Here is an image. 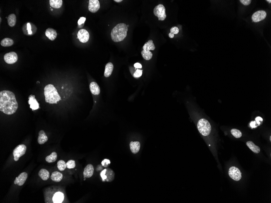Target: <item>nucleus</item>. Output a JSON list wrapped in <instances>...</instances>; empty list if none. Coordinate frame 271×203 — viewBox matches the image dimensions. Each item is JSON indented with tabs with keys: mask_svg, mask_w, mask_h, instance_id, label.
I'll use <instances>...</instances> for the list:
<instances>
[{
	"mask_svg": "<svg viewBox=\"0 0 271 203\" xmlns=\"http://www.w3.org/2000/svg\"><path fill=\"white\" fill-rule=\"evenodd\" d=\"M18 108V103L13 92L9 90L0 92V110L7 115L16 113Z\"/></svg>",
	"mask_w": 271,
	"mask_h": 203,
	"instance_id": "1",
	"label": "nucleus"
},
{
	"mask_svg": "<svg viewBox=\"0 0 271 203\" xmlns=\"http://www.w3.org/2000/svg\"><path fill=\"white\" fill-rule=\"evenodd\" d=\"M44 94L46 102L50 104H57L58 102L61 100L57 90L52 84H49L45 87Z\"/></svg>",
	"mask_w": 271,
	"mask_h": 203,
	"instance_id": "2",
	"label": "nucleus"
},
{
	"mask_svg": "<svg viewBox=\"0 0 271 203\" xmlns=\"http://www.w3.org/2000/svg\"><path fill=\"white\" fill-rule=\"evenodd\" d=\"M127 31L128 27L125 24H118L111 31L112 39L115 42L122 41L127 36Z\"/></svg>",
	"mask_w": 271,
	"mask_h": 203,
	"instance_id": "3",
	"label": "nucleus"
},
{
	"mask_svg": "<svg viewBox=\"0 0 271 203\" xmlns=\"http://www.w3.org/2000/svg\"><path fill=\"white\" fill-rule=\"evenodd\" d=\"M198 130L201 134L204 136L210 135L211 133V126L210 122L204 118L200 119L197 124Z\"/></svg>",
	"mask_w": 271,
	"mask_h": 203,
	"instance_id": "4",
	"label": "nucleus"
},
{
	"mask_svg": "<svg viewBox=\"0 0 271 203\" xmlns=\"http://www.w3.org/2000/svg\"><path fill=\"white\" fill-rule=\"evenodd\" d=\"M153 13L158 18L159 20L163 21L166 18V9L163 5L159 4L155 7L153 10Z\"/></svg>",
	"mask_w": 271,
	"mask_h": 203,
	"instance_id": "5",
	"label": "nucleus"
},
{
	"mask_svg": "<svg viewBox=\"0 0 271 203\" xmlns=\"http://www.w3.org/2000/svg\"><path fill=\"white\" fill-rule=\"evenodd\" d=\"M26 151L27 147L24 144H20L16 147L13 152L14 160L15 162L19 160L20 157L23 156L25 154Z\"/></svg>",
	"mask_w": 271,
	"mask_h": 203,
	"instance_id": "6",
	"label": "nucleus"
},
{
	"mask_svg": "<svg viewBox=\"0 0 271 203\" xmlns=\"http://www.w3.org/2000/svg\"><path fill=\"white\" fill-rule=\"evenodd\" d=\"M23 32L27 35H33L36 31V27L33 23L28 22L25 24L22 28Z\"/></svg>",
	"mask_w": 271,
	"mask_h": 203,
	"instance_id": "7",
	"label": "nucleus"
},
{
	"mask_svg": "<svg viewBox=\"0 0 271 203\" xmlns=\"http://www.w3.org/2000/svg\"><path fill=\"white\" fill-rule=\"evenodd\" d=\"M229 174L232 179L236 181H240L242 178V173L236 167H232L230 168Z\"/></svg>",
	"mask_w": 271,
	"mask_h": 203,
	"instance_id": "8",
	"label": "nucleus"
},
{
	"mask_svg": "<svg viewBox=\"0 0 271 203\" xmlns=\"http://www.w3.org/2000/svg\"><path fill=\"white\" fill-rule=\"evenodd\" d=\"M18 56L16 52H11L6 54L4 56V59L6 63L12 64L17 61Z\"/></svg>",
	"mask_w": 271,
	"mask_h": 203,
	"instance_id": "9",
	"label": "nucleus"
},
{
	"mask_svg": "<svg viewBox=\"0 0 271 203\" xmlns=\"http://www.w3.org/2000/svg\"><path fill=\"white\" fill-rule=\"evenodd\" d=\"M77 37L80 41L83 43H85L89 40V34L86 30L82 29L78 31Z\"/></svg>",
	"mask_w": 271,
	"mask_h": 203,
	"instance_id": "10",
	"label": "nucleus"
},
{
	"mask_svg": "<svg viewBox=\"0 0 271 203\" xmlns=\"http://www.w3.org/2000/svg\"><path fill=\"white\" fill-rule=\"evenodd\" d=\"M267 13L264 11H259L256 12L253 15L252 20L255 22H258L266 18Z\"/></svg>",
	"mask_w": 271,
	"mask_h": 203,
	"instance_id": "11",
	"label": "nucleus"
},
{
	"mask_svg": "<svg viewBox=\"0 0 271 203\" xmlns=\"http://www.w3.org/2000/svg\"><path fill=\"white\" fill-rule=\"evenodd\" d=\"M100 3L98 0H89L88 9L90 12L95 13L100 8Z\"/></svg>",
	"mask_w": 271,
	"mask_h": 203,
	"instance_id": "12",
	"label": "nucleus"
},
{
	"mask_svg": "<svg viewBox=\"0 0 271 203\" xmlns=\"http://www.w3.org/2000/svg\"><path fill=\"white\" fill-rule=\"evenodd\" d=\"M27 178L28 174L26 172H24L21 173L18 177L16 178L14 183L15 185H18L19 186H22L25 183Z\"/></svg>",
	"mask_w": 271,
	"mask_h": 203,
	"instance_id": "13",
	"label": "nucleus"
},
{
	"mask_svg": "<svg viewBox=\"0 0 271 203\" xmlns=\"http://www.w3.org/2000/svg\"><path fill=\"white\" fill-rule=\"evenodd\" d=\"M28 103L30 105V107L33 110H36L39 108V104L36 99L35 95L31 94L29 96Z\"/></svg>",
	"mask_w": 271,
	"mask_h": 203,
	"instance_id": "14",
	"label": "nucleus"
},
{
	"mask_svg": "<svg viewBox=\"0 0 271 203\" xmlns=\"http://www.w3.org/2000/svg\"><path fill=\"white\" fill-rule=\"evenodd\" d=\"M94 173V168L91 164H88L84 168L83 175L84 178H89L92 177Z\"/></svg>",
	"mask_w": 271,
	"mask_h": 203,
	"instance_id": "15",
	"label": "nucleus"
},
{
	"mask_svg": "<svg viewBox=\"0 0 271 203\" xmlns=\"http://www.w3.org/2000/svg\"><path fill=\"white\" fill-rule=\"evenodd\" d=\"M45 35L51 41L54 40L57 36L56 31L50 28L47 29L46 31Z\"/></svg>",
	"mask_w": 271,
	"mask_h": 203,
	"instance_id": "16",
	"label": "nucleus"
},
{
	"mask_svg": "<svg viewBox=\"0 0 271 203\" xmlns=\"http://www.w3.org/2000/svg\"><path fill=\"white\" fill-rule=\"evenodd\" d=\"M90 90L92 94L97 95L100 94V88L96 82H92L89 86Z\"/></svg>",
	"mask_w": 271,
	"mask_h": 203,
	"instance_id": "17",
	"label": "nucleus"
},
{
	"mask_svg": "<svg viewBox=\"0 0 271 203\" xmlns=\"http://www.w3.org/2000/svg\"><path fill=\"white\" fill-rule=\"evenodd\" d=\"M130 150L133 154H136L139 152L140 147V142L138 141L131 142L129 144Z\"/></svg>",
	"mask_w": 271,
	"mask_h": 203,
	"instance_id": "18",
	"label": "nucleus"
},
{
	"mask_svg": "<svg viewBox=\"0 0 271 203\" xmlns=\"http://www.w3.org/2000/svg\"><path fill=\"white\" fill-rule=\"evenodd\" d=\"M48 140V137L43 130H41L39 133L37 142L39 144H43Z\"/></svg>",
	"mask_w": 271,
	"mask_h": 203,
	"instance_id": "19",
	"label": "nucleus"
},
{
	"mask_svg": "<svg viewBox=\"0 0 271 203\" xmlns=\"http://www.w3.org/2000/svg\"><path fill=\"white\" fill-rule=\"evenodd\" d=\"M64 199V195L61 192H58L54 195L52 198L53 202L61 203L63 202Z\"/></svg>",
	"mask_w": 271,
	"mask_h": 203,
	"instance_id": "20",
	"label": "nucleus"
},
{
	"mask_svg": "<svg viewBox=\"0 0 271 203\" xmlns=\"http://www.w3.org/2000/svg\"><path fill=\"white\" fill-rule=\"evenodd\" d=\"M51 179L55 182H60L63 178V175L61 173L57 171L53 172L52 174L50 177Z\"/></svg>",
	"mask_w": 271,
	"mask_h": 203,
	"instance_id": "21",
	"label": "nucleus"
},
{
	"mask_svg": "<svg viewBox=\"0 0 271 203\" xmlns=\"http://www.w3.org/2000/svg\"><path fill=\"white\" fill-rule=\"evenodd\" d=\"M143 50L146 52H149L150 50H154L155 47L153 43V40H149V41L145 43L144 46L142 47Z\"/></svg>",
	"mask_w": 271,
	"mask_h": 203,
	"instance_id": "22",
	"label": "nucleus"
},
{
	"mask_svg": "<svg viewBox=\"0 0 271 203\" xmlns=\"http://www.w3.org/2000/svg\"><path fill=\"white\" fill-rule=\"evenodd\" d=\"M113 68H114V66L111 62H108L106 64L104 73V75L105 77H109L111 75L113 71Z\"/></svg>",
	"mask_w": 271,
	"mask_h": 203,
	"instance_id": "23",
	"label": "nucleus"
},
{
	"mask_svg": "<svg viewBox=\"0 0 271 203\" xmlns=\"http://www.w3.org/2000/svg\"><path fill=\"white\" fill-rule=\"evenodd\" d=\"M246 144L248 147L254 153L258 154L260 152V149L259 147L256 146L252 141H248Z\"/></svg>",
	"mask_w": 271,
	"mask_h": 203,
	"instance_id": "24",
	"label": "nucleus"
},
{
	"mask_svg": "<svg viewBox=\"0 0 271 203\" xmlns=\"http://www.w3.org/2000/svg\"><path fill=\"white\" fill-rule=\"evenodd\" d=\"M39 176L44 181L48 180L50 177V173L46 169H42L38 173Z\"/></svg>",
	"mask_w": 271,
	"mask_h": 203,
	"instance_id": "25",
	"label": "nucleus"
},
{
	"mask_svg": "<svg viewBox=\"0 0 271 203\" xmlns=\"http://www.w3.org/2000/svg\"><path fill=\"white\" fill-rule=\"evenodd\" d=\"M50 4L51 6L55 9H59L62 5L63 1L62 0H50Z\"/></svg>",
	"mask_w": 271,
	"mask_h": 203,
	"instance_id": "26",
	"label": "nucleus"
},
{
	"mask_svg": "<svg viewBox=\"0 0 271 203\" xmlns=\"http://www.w3.org/2000/svg\"><path fill=\"white\" fill-rule=\"evenodd\" d=\"M7 22L8 25L11 27H13L16 25V18L14 14H11L7 18Z\"/></svg>",
	"mask_w": 271,
	"mask_h": 203,
	"instance_id": "27",
	"label": "nucleus"
},
{
	"mask_svg": "<svg viewBox=\"0 0 271 203\" xmlns=\"http://www.w3.org/2000/svg\"><path fill=\"white\" fill-rule=\"evenodd\" d=\"M57 158V154L56 152H52L50 155L46 157V161L48 163H52L56 162Z\"/></svg>",
	"mask_w": 271,
	"mask_h": 203,
	"instance_id": "28",
	"label": "nucleus"
},
{
	"mask_svg": "<svg viewBox=\"0 0 271 203\" xmlns=\"http://www.w3.org/2000/svg\"><path fill=\"white\" fill-rule=\"evenodd\" d=\"M14 44V41L9 38L3 39L1 42V45L3 47H10Z\"/></svg>",
	"mask_w": 271,
	"mask_h": 203,
	"instance_id": "29",
	"label": "nucleus"
},
{
	"mask_svg": "<svg viewBox=\"0 0 271 203\" xmlns=\"http://www.w3.org/2000/svg\"><path fill=\"white\" fill-rule=\"evenodd\" d=\"M141 54L142 57L146 60H149L151 59L153 56V54L151 52H146L144 50H142L141 52Z\"/></svg>",
	"mask_w": 271,
	"mask_h": 203,
	"instance_id": "30",
	"label": "nucleus"
},
{
	"mask_svg": "<svg viewBox=\"0 0 271 203\" xmlns=\"http://www.w3.org/2000/svg\"><path fill=\"white\" fill-rule=\"evenodd\" d=\"M66 168V163L63 160H61L58 162L57 168L60 171H63Z\"/></svg>",
	"mask_w": 271,
	"mask_h": 203,
	"instance_id": "31",
	"label": "nucleus"
},
{
	"mask_svg": "<svg viewBox=\"0 0 271 203\" xmlns=\"http://www.w3.org/2000/svg\"><path fill=\"white\" fill-rule=\"evenodd\" d=\"M231 133L233 136L236 138H241L242 136V133L240 131L236 129H233L231 130Z\"/></svg>",
	"mask_w": 271,
	"mask_h": 203,
	"instance_id": "32",
	"label": "nucleus"
},
{
	"mask_svg": "<svg viewBox=\"0 0 271 203\" xmlns=\"http://www.w3.org/2000/svg\"><path fill=\"white\" fill-rule=\"evenodd\" d=\"M67 168L69 169H74L76 167V163L74 160H70L66 163Z\"/></svg>",
	"mask_w": 271,
	"mask_h": 203,
	"instance_id": "33",
	"label": "nucleus"
},
{
	"mask_svg": "<svg viewBox=\"0 0 271 203\" xmlns=\"http://www.w3.org/2000/svg\"><path fill=\"white\" fill-rule=\"evenodd\" d=\"M142 70L140 69H136L135 72L133 74V76L135 78H138L142 76Z\"/></svg>",
	"mask_w": 271,
	"mask_h": 203,
	"instance_id": "34",
	"label": "nucleus"
},
{
	"mask_svg": "<svg viewBox=\"0 0 271 203\" xmlns=\"http://www.w3.org/2000/svg\"><path fill=\"white\" fill-rule=\"evenodd\" d=\"M171 33L174 35L177 34L179 32V29L176 26L173 27L171 29Z\"/></svg>",
	"mask_w": 271,
	"mask_h": 203,
	"instance_id": "35",
	"label": "nucleus"
},
{
	"mask_svg": "<svg viewBox=\"0 0 271 203\" xmlns=\"http://www.w3.org/2000/svg\"><path fill=\"white\" fill-rule=\"evenodd\" d=\"M110 164V161L107 159H104L101 162V165L104 167H107Z\"/></svg>",
	"mask_w": 271,
	"mask_h": 203,
	"instance_id": "36",
	"label": "nucleus"
},
{
	"mask_svg": "<svg viewBox=\"0 0 271 203\" xmlns=\"http://www.w3.org/2000/svg\"><path fill=\"white\" fill-rule=\"evenodd\" d=\"M106 169H105V170H103L102 171V172H101V178H102L103 181L106 180V179H107V176L106 175Z\"/></svg>",
	"mask_w": 271,
	"mask_h": 203,
	"instance_id": "37",
	"label": "nucleus"
},
{
	"mask_svg": "<svg viewBox=\"0 0 271 203\" xmlns=\"http://www.w3.org/2000/svg\"><path fill=\"white\" fill-rule=\"evenodd\" d=\"M240 1L244 5H249L251 3L252 1L251 0H240Z\"/></svg>",
	"mask_w": 271,
	"mask_h": 203,
	"instance_id": "38",
	"label": "nucleus"
},
{
	"mask_svg": "<svg viewBox=\"0 0 271 203\" xmlns=\"http://www.w3.org/2000/svg\"><path fill=\"white\" fill-rule=\"evenodd\" d=\"M86 19V18L83 17L80 18L79 19V20H78V22L79 25H81L84 23V22L85 21Z\"/></svg>",
	"mask_w": 271,
	"mask_h": 203,
	"instance_id": "39",
	"label": "nucleus"
},
{
	"mask_svg": "<svg viewBox=\"0 0 271 203\" xmlns=\"http://www.w3.org/2000/svg\"><path fill=\"white\" fill-rule=\"evenodd\" d=\"M256 122L257 123V124L258 125H260L261 122H262L263 121V118L261 117H259V116H258L257 117V118H255Z\"/></svg>",
	"mask_w": 271,
	"mask_h": 203,
	"instance_id": "40",
	"label": "nucleus"
},
{
	"mask_svg": "<svg viewBox=\"0 0 271 203\" xmlns=\"http://www.w3.org/2000/svg\"><path fill=\"white\" fill-rule=\"evenodd\" d=\"M257 125V124L256 123V121H252L250 123V126L252 128H256V127H257L258 125Z\"/></svg>",
	"mask_w": 271,
	"mask_h": 203,
	"instance_id": "41",
	"label": "nucleus"
},
{
	"mask_svg": "<svg viewBox=\"0 0 271 203\" xmlns=\"http://www.w3.org/2000/svg\"><path fill=\"white\" fill-rule=\"evenodd\" d=\"M134 67L136 69H141L142 68V65H141L140 63H138V62H137V63L134 64Z\"/></svg>",
	"mask_w": 271,
	"mask_h": 203,
	"instance_id": "42",
	"label": "nucleus"
},
{
	"mask_svg": "<svg viewBox=\"0 0 271 203\" xmlns=\"http://www.w3.org/2000/svg\"><path fill=\"white\" fill-rule=\"evenodd\" d=\"M168 35H169V37H170V38H173L174 37V35L171 33H170Z\"/></svg>",
	"mask_w": 271,
	"mask_h": 203,
	"instance_id": "43",
	"label": "nucleus"
},
{
	"mask_svg": "<svg viewBox=\"0 0 271 203\" xmlns=\"http://www.w3.org/2000/svg\"><path fill=\"white\" fill-rule=\"evenodd\" d=\"M114 1L116 3H120L122 1V0H114Z\"/></svg>",
	"mask_w": 271,
	"mask_h": 203,
	"instance_id": "44",
	"label": "nucleus"
},
{
	"mask_svg": "<svg viewBox=\"0 0 271 203\" xmlns=\"http://www.w3.org/2000/svg\"><path fill=\"white\" fill-rule=\"evenodd\" d=\"M266 1H267V2H268L270 3H271V0H267Z\"/></svg>",
	"mask_w": 271,
	"mask_h": 203,
	"instance_id": "45",
	"label": "nucleus"
}]
</instances>
